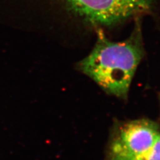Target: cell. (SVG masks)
Here are the masks:
<instances>
[{
	"instance_id": "1",
	"label": "cell",
	"mask_w": 160,
	"mask_h": 160,
	"mask_svg": "<svg viewBox=\"0 0 160 160\" xmlns=\"http://www.w3.org/2000/svg\"><path fill=\"white\" fill-rule=\"evenodd\" d=\"M144 49L140 25L138 22L128 39L115 42L102 29L98 30L92 51L78 63L79 69L106 93L126 98Z\"/></svg>"
},
{
	"instance_id": "2",
	"label": "cell",
	"mask_w": 160,
	"mask_h": 160,
	"mask_svg": "<svg viewBox=\"0 0 160 160\" xmlns=\"http://www.w3.org/2000/svg\"><path fill=\"white\" fill-rule=\"evenodd\" d=\"M87 22L110 26L148 10L153 0H66Z\"/></svg>"
},
{
	"instance_id": "4",
	"label": "cell",
	"mask_w": 160,
	"mask_h": 160,
	"mask_svg": "<svg viewBox=\"0 0 160 160\" xmlns=\"http://www.w3.org/2000/svg\"><path fill=\"white\" fill-rule=\"evenodd\" d=\"M139 160H160V138Z\"/></svg>"
},
{
	"instance_id": "3",
	"label": "cell",
	"mask_w": 160,
	"mask_h": 160,
	"mask_svg": "<svg viewBox=\"0 0 160 160\" xmlns=\"http://www.w3.org/2000/svg\"><path fill=\"white\" fill-rule=\"evenodd\" d=\"M160 138L158 126L148 119L123 124L110 148V160H139Z\"/></svg>"
}]
</instances>
